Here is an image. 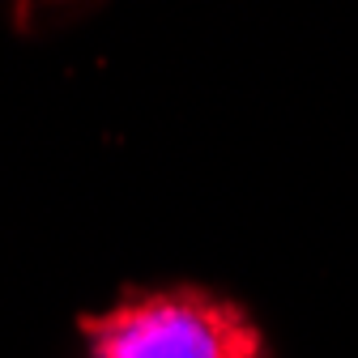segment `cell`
<instances>
[{
  "label": "cell",
  "mask_w": 358,
  "mask_h": 358,
  "mask_svg": "<svg viewBox=\"0 0 358 358\" xmlns=\"http://www.w3.org/2000/svg\"><path fill=\"white\" fill-rule=\"evenodd\" d=\"M90 358H264L243 311L196 286L124 294L103 316H81Z\"/></svg>",
  "instance_id": "6da1fadb"
}]
</instances>
